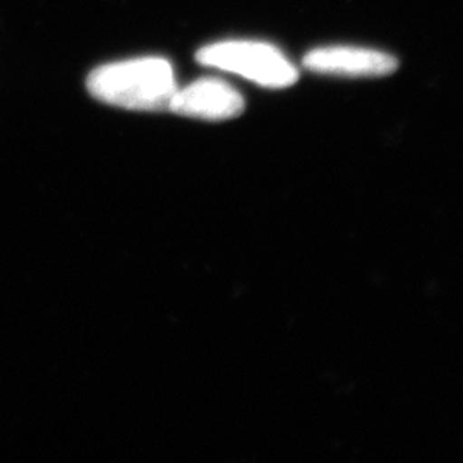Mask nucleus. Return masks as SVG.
<instances>
[{
  "instance_id": "7ed1b4c3",
  "label": "nucleus",
  "mask_w": 463,
  "mask_h": 463,
  "mask_svg": "<svg viewBox=\"0 0 463 463\" xmlns=\"http://www.w3.org/2000/svg\"><path fill=\"white\" fill-rule=\"evenodd\" d=\"M302 66L316 74L344 78H383L398 69V61L381 50L331 45L311 50L304 55Z\"/></svg>"
},
{
  "instance_id": "f257e3e1",
  "label": "nucleus",
  "mask_w": 463,
  "mask_h": 463,
  "mask_svg": "<svg viewBox=\"0 0 463 463\" xmlns=\"http://www.w3.org/2000/svg\"><path fill=\"white\" fill-rule=\"evenodd\" d=\"M88 91L101 103L139 112L168 110L177 91L174 67L162 57L112 62L88 76Z\"/></svg>"
},
{
  "instance_id": "f03ea898",
  "label": "nucleus",
  "mask_w": 463,
  "mask_h": 463,
  "mask_svg": "<svg viewBox=\"0 0 463 463\" xmlns=\"http://www.w3.org/2000/svg\"><path fill=\"white\" fill-rule=\"evenodd\" d=\"M196 59L203 66L242 76L271 90L288 88L298 80V67L279 47L266 42H218L199 50Z\"/></svg>"
},
{
  "instance_id": "20e7f679",
  "label": "nucleus",
  "mask_w": 463,
  "mask_h": 463,
  "mask_svg": "<svg viewBox=\"0 0 463 463\" xmlns=\"http://www.w3.org/2000/svg\"><path fill=\"white\" fill-rule=\"evenodd\" d=\"M246 109L242 95L232 84L218 78H203L177 88L170 99L168 110L177 116L203 120H231Z\"/></svg>"
}]
</instances>
